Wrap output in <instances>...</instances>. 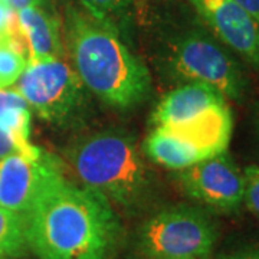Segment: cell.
<instances>
[{"instance_id": "6da1fadb", "label": "cell", "mask_w": 259, "mask_h": 259, "mask_svg": "<svg viewBox=\"0 0 259 259\" xmlns=\"http://www.w3.org/2000/svg\"><path fill=\"white\" fill-rule=\"evenodd\" d=\"M26 236L39 259H114L122 228L104 194L64 177L26 214Z\"/></svg>"}, {"instance_id": "7a4b0ae2", "label": "cell", "mask_w": 259, "mask_h": 259, "mask_svg": "<svg viewBox=\"0 0 259 259\" xmlns=\"http://www.w3.org/2000/svg\"><path fill=\"white\" fill-rule=\"evenodd\" d=\"M61 26L72 68L100 101L127 110L147 100L151 90L147 66L117 32L71 2H65Z\"/></svg>"}, {"instance_id": "3957f363", "label": "cell", "mask_w": 259, "mask_h": 259, "mask_svg": "<svg viewBox=\"0 0 259 259\" xmlns=\"http://www.w3.org/2000/svg\"><path fill=\"white\" fill-rule=\"evenodd\" d=\"M75 176L111 203L136 209L150 193V173L136 141L122 131H101L78 140L66 153Z\"/></svg>"}, {"instance_id": "277c9868", "label": "cell", "mask_w": 259, "mask_h": 259, "mask_svg": "<svg viewBox=\"0 0 259 259\" xmlns=\"http://www.w3.org/2000/svg\"><path fill=\"white\" fill-rule=\"evenodd\" d=\"M167 75L180 83L213 87L226 100L242 101L248 79L229 49L203 29L192 28L173 36L163 54Z\"/></svg>"}, {"instance_id": "5b68a950", "label": "cell", "mask_w": 259, "mask_h": 259, "mask_svg": "<svg viewBox=\"0 0 259 259\" xmlns=\"http://www.w3.org/2000/svg\"><path fill=\"white\" fill-rule=\"evenodd\" d=\"M219 226L204 207H164L141 225L137 245L146 259H210Z\"/></svg>"}, {"instance_id": "8992f818", "label": "cell", "mask_w": 259, "mask_h": 259, "mask_svg": "<svg viewBox=\"0 0 259 259\" xmlns=\"http://www.w3.org/2000/svg\"><path fill=\"white\" fill-rule=\"evenodd\" d=\"M16 90L29 110L56 127H72L88 111L91 93L65 58L28 61Z\"/></svg>"}, {"instance_id": "52a82bcc", "label": "cell", "mask_w": 259, "mask_h": 259, "mask_svg": "<svg viewBox=\"0 0 259 259\" xmlns=\"http://www.w3.org/2000/svg\"><path fill=\"white\" fill-rule=\"evenodd\" d=\"M176 179L186 196L209 210L233 213L243 204L245 176L228 150L179 170Z\"/></svg>"}, {"instance_id": "ba28073f", "label": "cell", "mask_w": 259, "mask_h": 259, "mask_svg": "<svg viewBox=\"0 0 259 259\" xmlns=\"http://www.w3.org/2000/svg\"><path fill=\"white\" fill-rule=\"evenodd\" d=\"M64 177L61 160L48 151L42 150L37 157L10 154L0 160V207L28 214Z\"/></svg>"}, {"instance_id": "9c48e42d", "label": "cell", "mask_w": 259, "mask_h": 259, "mask_svg": "<svg viewBox=\"0 0 259 259\" xmlns=\"http://www.w3.org/2000/svg\"><path fill=\"white\" fill-rule=\"evenodd\" d=\"M223 47L259 69V23L233 0H189Z\"/></svg>"}, {"instance_id": "30bf717a", "label": "cell", "mask_w": 259, "mask_h": 259, "mask_svg": "<svg viewBox=\"0 0 259 259\" xmlns=\"http://www.w3.org/2000/svg\"><path fill=\"white\" fill-rule=\"evenodd\" d=\"M226 105L225 95L213 87L186 82L163 97L153 112L151 121L156 127H186Z\"/></svg>"}, {"instance_id": "8fae6325", "label": "cell", "mask_w": 259, "mask_h": 259, "mask_svg": "<svg viewBox=\"0 0 259 259\" xmlns=\"http://www.w3.org/2000/svg\"><path fill=\"white\" fill-rule=\"evenodd\" d=\"M16 22L26 44L29 61L66 56L56 10L30 3L16 9Z\"/></svg>"}, {"instance_id": "7c38bea8", "label": "cell", "mask_w": 259, "mask_h": 259, "mask_svg": "<svg viewBox=\"0 0 259 259\" xmlns=\"http://www.w3.org/2000/svg\"><path fill=\"white\" fill-rule=\"evenodd\" d=\"M144 153L153 161L170 170H183L214 156L164 127H156L144 141Z\"/></svg>"}, {"instance_id": "4fadbf2b", "label": "cell", "mask_w": 259, "mask_h": 259, "mask_svg": "<svg viewBox=\"0 0 259 259\" xmlns=\"http://www.w3.org/2000/svg\"><path fill=\"white\" fill-rule=\"evenodd\" d=\"M78 3L87 13L117 32L128 44L133 32L131 0H78Z\"/></svg>"}, {"instance_id": "5bb4252c", "label": "cell", "mask_w": 259, "mask_h": 259, "mask_svg": "<svg viewBox=\"0 0 259 259\" xmlns=\"http://www.w3.org/2000/svg\"><path fill=\"white\" fill-rule=\"evenodd\" d=\"M26 249V214L0 207V259L19 258Z\"/></svg>"}, {"instance_id": "9a60e30c", "label": "cell", "mask_w": 259, "mask_h": 259, "mask_svg": "<svg viewBox=\"0 0 259 259\" xmlns=\"http://www.w3.org/2000/svg\"><path fill=\"white\" fill-rule=\"evenodd\" d=\"M28 58L10 45L8 40L0 42V88H8L18 82L26 69Z\"/></svg>"}, {"instance_id": "2e32d148", "label": "cell", "mask_w": 259, "mask_h": 259, "mask_svg": "<svg viewBox=\"0 0 259 259\" xmlns=\"http://www.w3.org/2000/svg\"><path fill=\"white\" fill-rule=\"evenodd\" d=\"M245 197L243 203L255 216L259 218V166H249L243 171Z\"/></svg>"}, {"instance_id": "e0dca14e", "label": "cell", "mask_w": 259, "mask_h": 259, "mask_svg": "<svg viewBox=\"0 0 259 259\" xmlns=\"http://www.w3.org/2000/svg\"><path fill=\"white\" fill-rule=\"evenodd\" d=\"M16 23V9L9 0H0V42L9 37Z\"/></svg>"}, {"instance_id": "ac0fdd59", "label": "cell", "mask_w": 259, "mask_h": 259, "mask_svg": "<svg viewBox=\"0 0 259 259\" xmlns=\"http://www.w3.org/2000/svg\"><path fill=\"white\" fill-rule=\"evenodd\" d=\"M9 108H29V107L16 88L13 90L0 88V111L9 110Z\"/></svg>"}, {"instance_id": "d6986e66", "label": "cell", "mask_w": 259, "mask_h": 259, "mask_svg": "<svg viewBox=\"0 0 259 259\" xmlns=\"http://www.w3.org/2000/svg\"><path fill=\"white\" fill-rule=\"evenodd\" d=\"M15 153H19L15 141L10 137L9 133L0 125V160H3L10 154H15Z\"/></svg>"}, {"instance_id": "ffe728a7", "label": "cell", "mask_w": 259, "mask_h": 259, "mask_svg": "<svg viewBox=\"0 0 259 259\" xmlns=\"http://www.w3.org/2000/svg\"><path fill=\"white\" fill-rule=\"evenodd\" d=\"M259 23V0H233Z\"/></svg>"}, {"instance_id": "44dd1931", "label": "cell", "mask_w": 259, "mask_h": 259, "mask_svg": "<svg viewBox=\"0 0 259 259\" xmlns=\"http://www.w3.org/2000/svg\"><path fill=\"white\" fill-rule=\"evenodd\" d=\"M223 259H259V248H246L226 255Z\"/></svg>"}, {"instance_id": "7402d4cb", "label": "cell", "mask_w": 259, "mask_h": 259, "mask_svg": "<svg viewBox=\"0 0 259 259\" xmlns=\"http://www.w3.org/2000/svg\"><path fill=\"white\" fill-rule=\"evenodd\" d=\"M42 6H45V8H48V9L51 10H56L55 6H54V3H52V0H37Z\"/></svg>"}, {"instance_id": "603a6c76", "label": "cell", "mask_w": 259, "mask_h": 259, "mask_svg": "<svg viewBox=\"0 0 259 259\" xmlns=\"http://www.w3.org/2000/svg\"><path fill=\"white\" fill-rule=\"evenodd\" d=\"M256 130H258V136H259V110H258V117H256Z\"/></svg>"}, {"instance_id": "cb8c5ba5", "label": "cell", "mask_w": 259, "mask_h": 259, "mask_svg": "<svg viewBox=\"0 0 259 259\" xmlns=\"http://www.w3.org/2000/svg\"><path fill=\"white\" fill-rule=\"evenodd\" d=\"M13 259H18V258H13Z\"/></svg>"}]
</instances>
